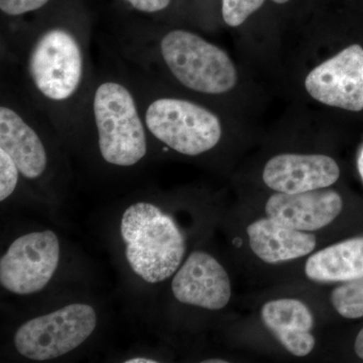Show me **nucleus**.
I'll list each match as a JSON object with an SVG mask.
<instances>
[{
	"instance_id": "obj_5",
	"label": "nucleus",
	"mask_w": 363,
	"mask_h": 363,
	"mask_svg": "<svg viewBox=\"0 0 363 363\" xmlns=\"http://www.w3.org/2000/svg\"><path fill=\"white\" fill-rule=\"evenodd\" d=\"M121 233L131 269L143 281L161 283L182 264L185 238L173 217L156 205L138 202L124 211Z\"/></svg>"
},
{
	"instance_id": "obj_18",
	"label": "nucleus",
	"mask_w": 363,
	"mask_h": 363,
	"mask_svg": "<svg viewBox=\"0 0 363 363\" xmlns=\"http://www.w3.org/2000/svg\"><path fill=\"white\" fill-rule=\"evenodd\" d=\"M21 176L13 157L0 149V201L13 195Z\"/></svg>"
},
{
	"instance_id": "obj_16",
	"label": "nucleus",
	"mask_w": 363,
	"mask_h": 363,
	"mask_svg": "<svg viewBox=\"0 0 363 363\" xmlns=\"http://www.w3.org/2000/svg\"><path fill=\"white\" fill-rule=\"evenodd\" d=\"M331 303L338 314L346 319L363 317V278L346 281L334 289Z\"/></svg>"
},
{
	"instance_id": "obj_12",
	"label": "nucleus",
	"mask_w": 363,
	"mask_h": 363,
	"mask_svg": "<svg viewBox=\"0 0 363 363\" xmlns=\"http://www.w3.org/2000/svg\"><path fill=\"white\" fill-rule=\"evenodd\" d=\"M343 208L333 190L308 191L297 194L277 192L266 204L267 217L296 230H319L337 218Z\"/></svg>"
},
{
	"instance_id": "obj_22",
	"label": "nucleus",
	"mask_w": 363,
	"mask_h": 363,
	"mask_svg": "<svg viewBox=\"0 0 363 363\" xmlns=\"http://www.w3.org/2000/svg\"><path fill=\"white\" fill-rule=\"evenodd\" d=\"M125 363H157V360L150 359V358L135 357L126 360Z\"/></svg>"
},
{
	"instance_id": "obj_25",
	"label": "nucleus",
	"mask_w": 363,
	"mask_h": 363,
	"mask_svg": "<svg viewBox=\"0 0 363 363\" xmlns=\"http://www.w3.org/2000/svg\"><path fill=\"white\" fill-rule=\"evenodd\" d=\"M272 1L276 2L278 4H286V2L290 1V0H272Z\"/></svg>"
},
{
	"instance_id": "obj_8",
	"label": "nucleus",
	"mask_w": 363,
	"mask_h": 363,
	"mask_svg": "<svg viewBox=\"0 0 363 363\" xmlns=\"http://www.w3.org/2000/svg\"><path fill=\"white\" fill-rule=\"evenodd\" d=\"M59 262V238L52 230L25 234L2 255L0 284L16 295L40 292L51 281Z\"/></svg>"
},
{
	"instance_id": "obj_13",
	"label": "nucleus",
	"mask_w": 363,
	"mask_h": 363,
	"mask_svg": "<svg viewBox=\"0 0 363 363\" xmlns=\"http://www.w3.org/2000/svg\"><path fill=\"white\" fill-rule=\"evenodd\" d=\"M262 320L279 343L295 357H307L314 350L316 341L311 333L314 317L301 301H269L262 307Z\"/></svg>"
},
{
	"instance_id": "obj_24",
	"label": "nucleus",
	"mask_w": 363,
	"mask_h": 363,
	"mask_svg": "<svg viewBox=\"0 0 363 363\" xmlns=\"http://www.w3.org/2000/svg\"><path fill=\"white\" fill-rule=\"evenodd\" d=\"M205 362V363H225L227 362H225V360H217V359H213V360H205V362Z\"/></svg>"
},
{
	"instance_id": "obj_21",
	"label": "nucleus",
	"mask_w": 363,
	"mask_h": 363,
	"mask_svg": "<svg viewBox=\"0 0 363 363\" xmlns=\"http://www.w3.org/2000/svg\"><path fill=\"white\" fill-rule=\"evenodd\" d=\"M354 350L357 357L363 359V329L360 330L357 339H355Z\"/></svg>"
},
{
	"instance_id": "obj_15",
	"label": "nucleus",
	"mask_w": 363,
	"mask_h": 363,
	"mask_svg": "<svg viewBox=\"0 0 363 363\" xmlns=\"http://www.w3.org/2000/svg\"><path fill=\"white\" fill-rule=\"evenodd\" d=\"M305 274L318 283L363 278V238L344 240L314 253L306 262Z\"/></svg>"
},
{
	"instance_id": "obj_2",
	"label": "nucleus",
	"mask_w": 363,
	"mask_h": 363,
	"mask_svg": "<svg viewBox=\"0 0 363 363\" xmlns=\"http://www.w3.org/2000/svg\"><path fill=\"white\" fill-rule=\"evenodd\" d=\"M118 50L121 60L133 68L198 94L220 96L238 84V70L228 54L184 28H130L119 33Z\"/></svg>"
},
{
	"instance_id": "obj_6",
	"label": "nucleus",
	"mask_w": 363,
	"mask_h": 363,
	"mask_svg": "<svg viewBox=\"0 0 363 363\" xmlns=\"http://www.w3.org/2000/svg\"><path fill=\"white\" fill-rule=\"evenodd\" d=\"M0 98V149L13 157L26 180L44 178L51 157L42 128L49 121L20 86L6 79L2 78Z\"/></svg>"
},
{
	"instance_id": "obj_3",
	"label": "nucleus",
	"mask_w": 363,
	"mask_h": 363,
	"mask_svg": "<svg viewBox=\"0 0 363 363\" xmlns=\"http://www.w3.org/2000/svg\"><path fill=\"white\" fill-rule=\"evenodd\" d=\"M85 130L94 135L100 157L109 166L131 168L147 157L150 135L121 69L95 73L76 133Z\"/></svg>"
},
{
	"instance_id": "obj_17",
	"label": "nucleus",
	"mask_w": 363,
	"mask_h": 363,
	"mask_svg": "<svg viewBox=\"0 0 363 363\" xmlns=\"http://www.w3.org/2000/svg\"><path fill=\"white\" fill-rule=\"evenodd\" d=\"M266 0H221V14L224 23L238 28L264 6Z\"/></svg>"
},
{
	"instance_id": "obj_19",
	"label": "nucleus",
	"mask_w": 363,
	"mask_h": 363,
	"mask_svg": "<svg viewBox=\"0 0 363 363\" xmlns=\"http://www.w3.org/2000/svg\"><path fill=\"white\" fill-rule=\"evenodd\" d=\"M52 0H0V11L7 18H20L26 14L38 13L49 6Z\"/></svg>"
},
{
	"instance_id": "obj_14",
	"label": "nucleus",
	"mask_w": 363,
	"mask_h": 363,
	"mask_svg": "<svg viewBox=\"0 0 363 363\" xmlns=\"http://www.w3.org/2000/svg\"><path fill=\"white\" fill-rule=\"evenodd\" d=\"M247 233L253 253L267 264L300 259L316 247L314 234L296 230L269 217L252 222Z\"/></svg>"
},
{
	"instance_id": "obj_11",
	"label": "nucleus",
	"mask_w": 363,
	"mask_h": 363,
	"mask_svg": "<svg viewBox=\"0 0 363 363\" xmlns=\"http://www.w3.org/2000/svg\"><path fill=\"white\" fill-rule=\"evenodd\" d=\"M339 177L337 162L324 155H279L267 162L262 173L267 187L286 194L330 187Z\"/></svg>"
},
{
	"instance_id": "obj_7",
	"label": "nucleus",
	"mask_w": 363,
	"mask_h": 363,
	"mask_svg": "<svg viewBox=\"0 0 363 363\" xmlns=\"http://www.w3.org/2000/svg\"><path fill=\"white\" fill-rule=\"evenodd\" d=\"M96 324V312L91 306H65L21 325L14 335V346L28 359H56L84 343Z\"/></svg>"
},
{
	"instance_id": "obj_23",
	"label": "nucleus",
	"mask_w": 363,
	"mask_h": 363,
	"mask_svg": "<svg viewBox=\"0 0 363 363\" xmlns=\"http://www.w3.org/2000/svg\"><path fill=\"white\" fill-rule=\"evenodd\" d=\"M358 172H359L360 177H362L363 181V149L360 152L359 157H358L357 162Z\"/></svg>"
},
{
	"instance_id": "obj_10",
	"label": "nucleus",
	"mask_w": 363,
	"mask_h": 363,
	"mask_svg": "<svg viewBox=\"0 0 363 363\" xmlns=\"http://www.w3.org/2000/svg\"><path fill=\"white\" fill-rule=\"evenodd\" d=\"M174 297L183 304L203 309H223L231 298V283L223 267L209 253L193 252L173 281Z\"/></svg>"
},
{
	"instance_id": "obj_1",
	"label": "nucleus",
	"mask_w": 363,
	"mask_h": 363,
	"mask_svg": "<svg viewBox=\"0 0 363 363\" xmlns=\"http://www.w3.org/2000/svg\"><path fill=\"white\" fill-rule=\"evenodd\" d=\"M6 61L18 67V84L52 128L75 135L94 79L89 21L77 11L40 16L2 33Z\"/></svg>"
},
{
	"instance_id": "obj_9",
	"label": "nucleus",
	"mask_w": 363,
	"mask_h": 363,
	"mask_svg": "<svg viewBox=\"0 0 363 363\" xmlns=\"http://www.w3.org/2000/svg\"><path fill=\"white\" fill-rule=\"evenodd\" d=\"M310 96L350 111L363 109V48L351 45L320 64L305 79Z\"/></svg>"
},
{
	"instance_id": "obj_20",
	"label": "nucleus",
	"mask_w": 363,
	"mask_h": 363,
	"mask_svg": "<svg viewBox=\"0 0 363 363\" xmlns=\"http://www.w3.org/2000/svg\"><path fill=\"white\" fill-rule=\"evenodd\" d=\"M123 1L138 13L157 16L169 9L173 0H123Z\"/></svg>"
},
{
	"instance_id": "obj_4",
	"label": "nucleus",
	"mask_w": 363,
	"mask_h": 363,
	"mask_svg": "<svg viewBox=\"0 0 363 363\" xmlns=\"http://www.w3.org/2000/svg\"><path fill=\"white\" fill-rule=\"evenodd\" d=\"M121 71L135 91L150 138L168 149L197 157L219 145L220 117L204 105L174 94L168 86L128 64Z\"/></svg>"
}]
</instances>
